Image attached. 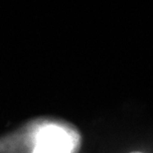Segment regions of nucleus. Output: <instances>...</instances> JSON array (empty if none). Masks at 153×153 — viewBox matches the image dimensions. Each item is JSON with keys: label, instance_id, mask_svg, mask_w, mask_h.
Returning a JSON list of instances; mask_svg holds the SVG:
<instances>
[{"label": "nucleus", "instance_id": "obj_2", "mask_svg": "<svg viewBox=\"0 0 153 153\" xmlns=\"http://www.w3.org/2000/svg\"><path fill=\"white\" fill-rule=\"evenodd\" d=\"M130 153H143V152H140V151H133V152H130Z\"/></svg>", "mask_w": 153, "mask_h": 153}, {"label": "nucleus", "instance_id": "obj_1", "mask_svg": "<svg viewBox=\"0 0 153 153\" xmlns=\"http://www.w3.org/2000/svg\"><path fill=\"white\" fill-rule=\"evenodd\" d=\"M79 146V135L75 130L48 124L38 130L32 153H76Z\"/></svg>", "mask_w": 153, "mask_h": 153}]
</instances>
